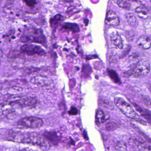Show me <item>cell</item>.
I'll return each instance as SVG.
<instances>
[{"label":"cell","mask_w":151,"mask_h":151,"mask_svg":"<svg viewBox=\"0 0 151 151\" xmlns=\"http://www.w3.org/2000/svg\"><path fill=\"white\" fill-rule=\"evenodd\" d=\"M6 138L9 141L40 146H47L49 144V142L44 136L33 132H22L11 130L8 132Z\"/></svg>","instance_id":"1"},{"label":"cell","mask_w":151,"mask_h":151,"mask_svg":"<svg viewBox=\"0 0 151 151\" xmlns=\"http://www.w3.org/2000/svg\"><path fill=\"white\" fill-rule=\"evenodd\" d=\"M21 42L24 43L34 42L39 44H45L46 40L40 29L35 28L26 29L21 38Z\"/></svg>","instance_id":"2"},{"label":"cell","mask_w":151,"mask_h":151,"mask_svg":"<svg viewBox=\"0 0 151 151\" xmlns=\"http://www.w3.org/2000/svg\"><path fill=\"white\" fill-rule=\"evenodd\" d=\"M114 103L116 106L128 118L135 120L137 122H140V121H142L135 113L130 104L123 99L119 97H116L115 98Z\"/></svg>","instance_id":"3"},{"label":"cell","mask_w":151,"mask_h":151,"mask_svg":"<svg viewBox=\"0 0 151 151\" xmlns=\"http://www.w3.org/2000/svg\"><path fill=\"white\" fill-rule=\"evenodd\" d=\"M17 126L24 129H37L42 127L44 122L41 118L35 116H26L17 122Z\"/></svg>","instance_id":"4"},{"label":"cell","mask_w":151,"mask_h":151,"mask_svg":"<svg viewBox=\"0 0 151 151\" xmlns=\"http://www.w3.org/2000/svg\"><path fill=\"white\" fill-rule=\"evenodd\" d=\"M150 63L147 61L139 62L131 70L130 74L136 78H141L146 76L150 72Z\"/></svg>","instance_id":"5"},{"label":"cell","mask_w":151,"mask_h":151,"mask_svg":"<svg viewBox=\"0 0 151 151\" xmlns=\"http://www.w3.org/2000/svg\"><path fill=\"white\" fill-rule=\"evenodd\" d=\"M37 103V100L33 97H22L10 101L9 104L12 106H17L21 107L32 106Z\"/></svg>","instance_id":"6"},{"label":"cell","mask_w":151,"mask_h":151,"mask_svg":"<svg viewBox=\"0 0 151 151\" xmlns=\"http://www.w3.org/2000/svg\"><path fill=\"white\" fill-rule=\"evenodd\" d=\"M22 51L29 55H43L46 54V52L43 48L38 46L33 45H25L21 47Z\"/></svg>","instance_id":"7"},{"label":"cell","mask_w":151,"mask_h":151,"mask_svg":"<svg viewBox=\"0 0 151 151\" xmlns=\"http://www.w3.org/2000/svg\"><path fill=\"white\" fill-rule=\"evenodd\" d=\"M105 22L106 24L109 26H116L119 25L120 20L114 11L109 10L107 14Z\"/></svg>","instance_id":"8"},{"label":"cell","mask_w":151,"mask_h":151,"mask_svg":"<svg viewBox=\"0 0 151 151\" xmlns=\"http://www.w3.org/2000/svg\"><path fill=\"white\" fill-rule=\"evenodd\" d=\"M110 115L107 112H105L102 109H99L97 110L95 116V122L97 125L105 122L109 119Z\"/></svg>","instance_id":"9"},{"label":"cell","mask_w":151,"mask_h":151,"mask_svg":"<svg viewBox=\"0 0 151 151\" xmlns=\"http://www.w3.org/2000/svg\"><path fill=\"white\" fill-rule=\"evenodd\" d=\"M137 45L142 49H149L151 47V39L149 37L142 36L138 40Z\"/></svg>","instance_id":"10"},{"label":"cell","mask_w":151,"mask_h":151,"mask_svg":"<svg viewBox=\"0 0 151 151\" xmlns=\"http://www.w3.org/2000/svg\"><path fill=\"white\" fill-rule=\"evenodd\" d=\"M43 136L45 138L48 142L53 145H57L60 141V139L57 134L54 132H45Z\"/></svg>","instance_id":"11"},{"label":"cell","mask_w":151,"mask_h":151,"mask_svg":"<svg viewBox=\"0 0 151 151\" xmlns=\"http://www.w3.org/2000/svg\"><path fill=\"white\" fill-rule=\"evenodd\" d=\"M32 83H35L40 86L47 87L49 86L51 84L49 79L44 77L37 76L31 79Z\"/></svg>","instance_id":"12"},{"label":"cell","mask_w":151,"mask_h":151,"mask_svg":"<svg viewBox=\"0 0 151 151\" xmlns=\"http://www.w3.org/2000/svg\"><path fill=\"white\" fill-rule=\"evenodd\" d=\"M110 38L113 44L116 46L119 49L123 48V44L121 36L117 33H114L110 36Z\"/></svg>","instance_id":"13"},{"label":"cell","mask_w":151,"mask_h":151,"mask_svg":"<svg viewBox=\"0 0 151 151\" xmlns=\"http://www.w3.org/2000/svg\"><path fill=\"white\" fill-rule=\"evenodd\" d=\"M135 12L137 14L139 17L144 20L147 19L149 16V12L148 10L142 7H137L135 9Z\"/></svg>","instance_id":"14"},{"label":"cell","mask_w":151,"mask_h":151,"mask_svg":"<svg viewBox=\"0 0 151 151\" xmlns=\"http://www.w3.org/2000/svg\"><path fill=\"white\" fill-rule=\"evenodd\" d=\"M126 18L129 25L132 27H136L138 24L137 20L136 17L131 13L126 15Z\"/></svg>","instance_id":"15"},{"label":"cell","mask_w":151,"mask_h":151,"mask_svg":"<svg viewBox=\"0 0 151 151\" xmlns=\"http://www.w3.org/2000/svg\"><path fill=\"white\" fill-rule=\"evenodd\" d=\"M63 28L65 29L69 30L74 32H79V28L78 24L74 23H66L63 26Z\"/></svg>","instance_id":"16"},{"label":"cell","mask_w":151,"mask_h":151,"mask_svg":"<svg viewBox=\"0 0 151 151\" xmlns=\"http://www.w3.org/2000/svg\"><path fill=\"white\" fill-rule=\"evenodd\" d=\"M117 4L120 7L124 9H130L131 6L129 0H117Z\"/></svg>","instance_id":"17"},{"label":"cell","mask_w":151,"mask_h":151,"mask_svg":"<svg viewBox=\"0 0 151 151\" xmlns=\"http://www.w3.org/2000/svg\"><path fill=\"white\" fill-rule=\"evenodd\" d=\"M115 149L117 151H126L127 147L125 144L123 142H119L116 145Z\"/></svg>","instance_id":"18"},{"label":"cell","mask_w":151,"mask_h":151,"mask_svg":"<svg viewBox=\"0 0 151 151\" xmlns=\"http://www.w3.org/2000/svg\"><path fill=\"white\" fill-rule=\"evenodd\" d=\"M24 2L29 6H33L37 3L36 0H23Z\"/></svg>","instance_id":"19"},{"label":"cell","mask_w":151,"mask_h":151,"mask_svg":"<svg viewBox=\"0 0 151 151\" xmlns=\"http://www.w3.org/2000/svg\"><path fill=\"white\" fill-rule=\"evenodd\" d=\"M78 112V111L76 108L72 107L70 108V110L68 111V114L70 115H76L77 114Z\"/></svg>","instance_id":"20"},{"label":"cell","mask_w":151,"mask_h":151,"mask_svg":"<svg viewBox=\"0 0 151 151\" xmlns=\"http://www.w3.org/2000/svg\"><path fill=\"white\" fill-rule=\"evenodd\" d=\"M109 73H110V76L112 78V79H113L114 80H115V82H116V83L118 82L119 79H118L117 76H116V73L113 72V71H111V72Z\"/></svg>","instance_id":"21"},{"label":"cell","mask_w":151,"mask_h":151,"mask_svg":"<svg viewBox=\"0 0 151 151\" xmlns=\"http://www.w3.org/2000/svg\"><path fill=\"white\" fill-rule=\"evenodd\" d=\"M131 1H138V0H131Z\"/></svg>","instance_id":"22"},{"label":"cell","mask_w":151,"mask_h":151,"mask_svg":"<svg viewBox=\"0 0 151 151\" xmlns=\"http://www.w3.org/2000/svg\"><path fill=\"white\" fill-rule=\"evenodd\" d=\"M150 2H151V0H150Z\"/></svg>","instance_id":"23"}]
</instances>
